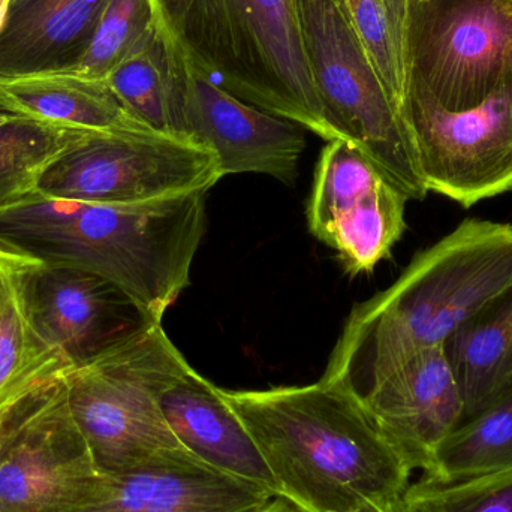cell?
<instances>
[{"label": "cell", "mask_w": 512, "mask_h": 512, "mask_svg": "<svg viewBox=\"0 0 512 512\" xmlns=\"http://www.w3.org/2000/svg\"><path fill=\"white\" fill-rule=\"evenodd\" d=\"M206 197L92 204L30 192L0 204V251L101 274L162 322L191 283Z\"/></svg>", "instance_id": "6da1fadb"}, {"label": "cell", "mask_w": 512, "mask_h": 512, "mask_svg": "<svg viewBox=\"0 0 512 512\" xmlns=\"http://www.w3.org/2000/svg\"><path fill=\"white\" fill-rule=\"evenodd\" d=\"M512 282V225L468 219L352 309L319 381L360 400L423 349L444 345Z\"/></svg>", "instance_id": "7a4b0ae2"}, {"label": "cell", "mask_w": 512, "mask_h": 512, "mask_svg": "<svg viewBox=\"0 0 512 512\" xmlns=\"http://www.w3.org/2000/svg\"><path fill=\"white\" fill-rule=\"evenodd\" d=\"M252 436L279 495L310 512H351L399 502L412 469L348 391L301 387L222 390Z\"/></svg>", "instance_id": "3957f363"}, {"label": "cell", "mask_w": 512, "mask_h": 512, "mask_svg": "<svg viewBox=\"0 0 512 512\" xmlns=\"http://www.w3.org/2000/svg\"><path fill=\"white\" fill-rule=\"evenodd\" d=\"M156 23L237 98L342 140L325 116L301 39L297 0H152Z\"/></svg>", "instance_id": "277c9868"}, {"label": "cell", "mask_w": 512, "mask_h": 512, "mask_svg": "<svg viewBox=\"0 0 512 512\" xmlns=\"http://www.w3.org/2000/svg\"><path fill=\"white\" fill-rule=\"evenodd\" d=\"M188 364L155 324L62 373L69 411L102 474L197 460L177 441L161 408V394Z\"/></svg>", "instance_id": "5b68a950"}, {"label": "cell", "mask_w": 512, "mask_h": 512, "mask_svg": "<svg viewBox=\"0 0 512 512\" xmlns=\"http://www.w3.org/2000/svg\"><path fill=\"white\" fill-rule=\"evenodd\" d=\"M307 63L330 125L366 153L409 200L429 195L405 119L339 0H297Z\"/></svg>", "instance_id": "8992f818"}, {"label": "cell", "mask_w": 512, "mask_h": 512, "mask_svg": "<svg viewBox=\"0 0 512 512\" xmlns=\"http://www.w3.org/2000/svg\"><path fill=\"white\" fill-rule=\"evenodd\" d=\"M203 144L150 126L81 131L45 168L36 194L92 204H135L207 192L222 179Z\"/></svg>", "instance_id": "52a82bcc"}, {"label": "cell", "mask_w": 512, "mask_h": 512, "mask_svg": "<svg viewBox=\"0 0 512 512\" xmlns=\"http://www.w3.org/2000/svg\"><path fill=\"white\" fill-rule=\"evenodd\" d=\"M408 93L447 111L512 78V0H406Z\"/></svg>", "instance_id": "ba28073f"}, {"label": "cell", "mask_w": 512, "mask_h": 512, "mask_svg": "<svg viewBox=\"0 0 512 512\" xmlns=\"http://www.w3.org/2000/svg\"><path fill=\"white\" fill-rule=\"evenodd\" d=\"M104 478L69 411L62 375L6 411L0 512H71Z\"/></svg>", "instance_id": "9c48e42d"}, {"label": "cell", "mask_w": 512, "mask_h": 512, "mask_svg": "<svg viewBox=\"0 0 512 512\" xmlns=\"http://www.w3.org/2000/svg\"><path fill=\"white\" fill-rule=\"evenodd\" d=\"M403 119L429 192L469 209L512 191V78L460 111L406 95Z\"/></svg>", "instance_id": "30bf717a"}, {"label": "cell", "mask_w": 512, "mask_h": 512, "mask_svg": "<svg viewBox=\"0 0 512 512\" xmlns=\"http://www.w3.org/2000/svg\"><path fill=\"white\" fill-rule=\"evenodd\" d=\"M167 38L174 134L209 147L218 156L224 177L265 174L292 185L306 149L304 128L237 98Z\"/></svg>", "instance_id": "8fae6325"}, {"label": "cell", "mask_w": 512, "mask_h": 512, "mask_svg": "<svg viewBox=\"0 0 512 512\" xmlns=\"http://www.w3.org/2000/svg\"><path fill=\"white\" fill-rule=\"evenodd\" d=\"M408 201L351 141H327L313 177L307 225L351 276L370 273L402 239Z\"/></svg>", "instance_id": "7c38bea8"}, {"label": "cell", "mask_w": 512, "mask_h": 512, "mask_svg": "<svg viewBox=\"0 0 512 512\" xmlns=\"http://www.w3.org/2000/svg\"><path fill=\"white\" fill-rule=\"evenodd\" d=\"M12 258L33 328L68 369L162 324L101 274L24 256Z\"/></svg>", "instance_id": "4fadbf2b"}, {"label": "cell", "mask_w": 512, "mask_h": 512, "mask_svg": "<svg viewBox=\"0 0 512 512\" xmlns=\"http://www.w3.org/2000/svg\"><path fill=\"white\" fill-rule=\"evenodd\" d=\"M358 402L412 471L426 472L462 424V393L444 345L423 349L379 379Z\"/></svg>", "instance_id": "5bb4252c"}, {"label": "cell", "mask_w": 512, "mask_h": 512, "mask_svg": "<svg viewBox=\"0 0 512 512\" xmlns=\"http://www.w3.org/2000/svg\"><path fill=\"white\" fill-rule=\"evenodd\" d=\"M274 493L198 460L105 474L95 495L71 512H255Z\"/></svg>", "instance_id": "9a60e30c"}, {"label": "cell", "mask_w": 512, "mask_h": 512, "mask_svg": "<svg viewBox=\"0 0 512 512\" xmlns=\"http://www.w3.org/2000/svg\"><path fill=\"white\" fill-rule=\"evenodd\" d=\"M161 408L177 441L204 465L279 495L270 469L221 388L191 364L161 394Z\"/></svg>", "instance_id": "2e32d148"}, {"label": "cell", "mask_w": 512, "mask_h": 512, "mask_svg": "<svg viewBox=\"0 0 512 512\" xmlns=\"http://www.w3.org/2000/svg\"><path fill=\"white\" fill-rule=\"evenodd\" d=\"M108 0H11L0 32V77L69 72Z\"/></svg>", "instance_id": "e0dca14e"}, {"label": "cell", "mask_w": 512, "mask_h": 512, "mask_svg": "<svg viewBox=\"0 0 512 512\" xmlns=\"http://www.w3.org/2000/svg\"><path fill=\"white\" fill-rule=\"evenodd\" d=\"M0 111L72 131L147 126L129 113L107 80L72 72L0 77Z\"/></svg>", "instance_id": "ac0fdd59"}, {"label": "cell", "mask_w": 512, "mask_h": 512, "mask_svg": "<svg viewBox=\"0 0 512 512\" xmlns=\"http://www.w3.org/2000/svg\"><path fill=\"white\" fill-rule=\"evenodd\" d=\"M444 349L462 393L463 421L510 390L512 282L477 310L444 343Z\"/></svg>", "instance_id": "d6986e66"}, {"label": "cell", "mask_w": 512, "mask_h": 512, "mask_svg": "<svg viewBox=\"0 0 512 512\" xmlns=\"http://www.w3.org/2000/svg\"><path fill=\"white\" fill-rule=\"evenodd\" d=\"M65 370L68 364L30 322L14 258L0 251V414Z\"/></svg>", "instance_id": "ffe728a7"}, {"label": "cell", "mask_w": 512, "mask_h": 512, "mask_svg": "<svg viewBox=\"0 0 512 512\" xmlns=\"http://www.w3.org/2000/svg\"><path fill=\"white\" fill-rule=\"evenodd\" d=\"M512 469V387L463 421L436 450L423 472L433 480H459Z\"/></svg>", "instance_id": "44dd1931"}, {"label": "cell", "mask_w": 512, "mask_h": 512, "mask_svg": "<svg viewBox=\"0 0 512 512\" xmlns=\"http://www.w3.org/2000/svg\"><path fill=\"white\" fill-rule=\"evenodd\" d=\"M107 83L132 116L156 131L174 134L168 38L158 23L143 44L111 72Z\"/></svg>", "instance_id": "7402d4cb"}, {"label": "cell", "mask_w": 512, "mask_h": 512, "mask_svg": "<svg viewBox=\"0 0 512 512\" xmlns=\"http://www.w3.org/2000/svg\"><path fill=\"white\" fill-rule=\"evenodd\" d=\"M339 3L403 116L408 93L406 0H339Z\"/></svg>", "instance_id": "603a6c76"}, {"label": "cell", "mask_w": 512, "mask_h": 512, "mask_svg": "<svg viewBox=\"0 0 512 512\" xmlns=\"http://www.w3.org/2000/svg\"><path fill=\"white\" fill-rule=\"evenodd\" d=\"M78 132L15 119L0 128V204L35 192L45 168Z\"/></svg>", "instance_id": "cb8c5ba5"}, {"label": "cell", "mask_w": 512, "mask_h": 512, "mask_svg": "<svg viewBox=\"0 0 512 512\" xmlns=\"http://www.w3.org/2000/svg\"><path fill=\"white\" fill-rule=\"evenodd\" d=\"M152 0H108L86 53L72 74L107 80L155 29Z\"/></svg>", "instance_id": "d4e9b609"}, {"label": "cell", "mask_w": 512, "mask_h": 512, "mask_svg": "<svg viewBox=\"0 0 512 512\" xmlns=\"http://www.w3.org/2000/svg\"><path fill=\"white\" fill-rule=\"evenodd\" d=\"M402 512H512V469L459 480L421 477L399 502Z\"/></svg>", "instance_id": "484cf974"}, {"label": "cell", "mask_w": 512, "mask_h": 512, "mask_svg": "<svg viewBox=\"0 0 512 512\" xmlns=\"http://www.w3.org/2000/svg\"><path fill=\"white\" fill-rule=\"evenodd\" d=\"M255 512H310L306 508L301 507L297 502L292 499L286 498V496L277 495L271 498L261 510Z\"/></svg>", "instance_id": "4316f807"}, {"label": "cell", "mask_w": 512, "mask_h": 512, "mask_svg": "<svg viewBox=\"0 0 512 512\" xmlns=\"http://www.w3.org/2000/svg\"><path fill=\"white\" fill-rule=\"evenodd\" d=\"M399 502L370 501L351 512H402Z\"/></svg>", "instance_id": "83f0119b"}, {"label": "cell", "mask_w": 512, "mask_h": 512, "mask_svg": "<svg viewBox=\"0 0 512 512\" xmlns=\"http://www.w3.org/2000/svg\"><path fill=\"white\" fill-rule=\"evenodd\" d=\"M9 5H11V0H0V32H2L3 27H5Z\"/></svg>", "instance_id": "f1b7e54d"}, {"label": "cell", "mask_w": 512, "mask_h": 512, "mask_svg": "<svg viewBox=\"0 0 512 512\" xmlns=\"http://www.w3.org/2000/svg\"><path fill=\"white\" fill-rule=\"evenodd\" d=\"M18 119V117L11 116V114L2 113L0 111V128L2 126L8 125L9 122H12V120Z\"/></svg>", "instance_id": "f546056e"}, {"label": "cell", "mask_w": 512, "mask_h": 512, "mask_svg": "<svg viewBox=\"0 0 512 512\" xmlns=\"http://www.w3.org/2000/svg\"><path fill=\"white\" fill-rule=\"evenodd\" d=\"M5 415H6V411L3 412V414H0V441H2L3 424H5Z\"/></svg>", "instance_id": "4dcf8cb0"}]
</instances>
